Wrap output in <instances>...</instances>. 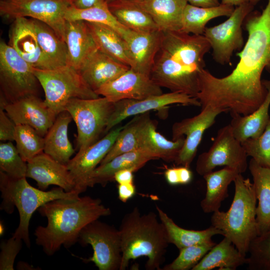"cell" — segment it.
<instances>
[{"label":"cell","mask_w":270,"mask_h":270,"mask_svg":"<svg viewBox=\"0 0 270 270\" xmlns=\"http://www.w3.org/2000/svg\"><path fill=\"white\" fill-rule=\"evenodd\" d=\"M244 24L248 36L236 54L239 61L235 68L222 78L204 70L200 88L208 104L248 116L264 102L268 92L262 74L264 70L270 74V0L261 12H251Z\"/></svg>","instance_id":"6da1fadb"},{"label":"cell","mask_w":270,"mask_h":270,"mask_svg":"<svg viewBox=\"0 0 270 270\" xmlns=\"http://www.w3.org/2000/svg\"><path fill=\"white\" fill-rule=\"evenodd\" d=\"M210 45L204 35L162 32L160 46L150 74L160 87L196 98L204 56Z\"/></svg>","instance_id":"7a4b0ae2"},{"label":"cell","mask_w":270,"mask_h":270,"mask_svg":"<svg viewBox=\"0 0 270 270\" xmlns=\"http://www.w3.org/2000/svg\"><path fill=\"white\" fill-rule=\"evenodd\" d=\"M38 210L47 218L48 223L35 230L36 242L48 256L54 254L62 246L68 248L74 244L84 226L111 214L110 208L105 206L100 199L90 196L55 200Z\"/></svg>","instance_id":"3957f363"},{"label":"cell","mask_w":270,"mask_h":270,"mask_svg":"<svg viewBox=\"0 0 270 270\" xmlns=\"http://www.w3.org/2000/svg\"><path fill=\"white\" fill-rule=\"evenodd\" d=\"M122 258L120 270H126L130 260L148 258L146 270H160L170 244L164 226L154 212L141 214L135 207L122 218L119 229Z\"/></svg>","instance_id":"277c9868"},{"label":"cell","mask_w":270,"mask_h":270,"mask_svg":"<svg viewBox=\"0 0 270 270\" xmlns=\"http://www.w3.org/2000/svg\"><path fill=\"white\" fill-rule=\"evenodd\" d=\"M234 194L229 210L213 212L211 226L220 230L244 256L248 253L252 241L258 236L256 198L250 180L239 174L234 181Z\"/></svg>","instance_id":"5b68a950"},{"label":"cell","mask_w":270,"mask_h":270,"mask_svg":"<svg viewBox=\"0 0 270 270\" xmlns=\"http://www.w3.org/2000/svg\"><path fill=\"white\" fill-rule=\"evenodd\" d=\"M0 190L2 198L0 210L10 214L16 207L18 212L20 222L12 236L22 240L28 248L31 246L30 222L36 210L48 202L58 199H76L80 194L76 191L66 192L58 186L44 191L32 186L26 178H12L1 170Z\"/></svg>","instance_id":"8992f818"},{"label":"cell","mask_w":270,"mask_h":270,"mask_svg":"<svg viewBox=\"0 0 270 270\" xmlns=\"http://www.w3.org/2000/svg\"><path fill=\"white\" fill-rule=\"evenodd\" d=\"M34 73L44 90V102L56 116L65 110L72 98L100 97L86 84L80 71L70 66L49 70L34 68Z\"/></svg>","instance_id":"52a82bcc"},{"label":"cell","mask_w":270,"mask_h":270,"mask_svg":"<svg viewBox=\"0 0 270 270\" xmlns=\"http://www.w3.org/2000/svg\"><path fill=\"white\" fill-rule=\"evenodd\" d=\"M114 103L105 97L92 99L73 98L66 104L77 128V154L84 152L98 141L114 112Z\"/></svg>","instance_id":"ba28073f"},{"label":"cell","mask_w":270,"mask_h":270,"mask_svg":"<svg viewBox=\"0 0 270 270\" xmlns=\"http://www.w3.org/2000/svg\"><path fill=\"white\" fill-rule=\"evenodd\" d=\"M39 82L34 68L8 44L0 42V98L6 104L36 95Z\"/></svg>","instance_id":"9c48e42d"},{"label":"cell","mask_w":270,"mask_h":270,"mask_svg":"<svg viewBox=\"0 0 270 270\" xmlns=\"http://www.w3.org/2000/svg\"><path fill=\"white\" fill-rule=\"evenodd\" d=\"M81 246H92L93 254L86 262H93L99 270H120L122 258L119 230L96 220L84 226L78 240Z\"/></svg>","instance_id":"30bf717a"},{"label":"cell","mask_w":270,"mask_h":270,"mask_svg":"<svg viewBox=\"0 0 270 270\" xmlns=\"http://www.w3.org/2000/svg\"><path fill=\"white\" fill-rule=\"evenodd\" d=\"M254 6L250 4L236 6L223 22L206 28L203 35L208 41L212 50V58L218 64H230L233 53L242 48L244 42L242 26Z\"/></svg>","instance_id":"8fae6325"},{"label":"cell","mask_w":270,"mask_h":270,"mask_svg":"<svg viewBox=\"0 0 270 270\" xmlns=\"http://www.w3.org/2000/svg\"><path fill=\"white\" fill-rule=\"evenodd\" d=\"M70 6V0H0V14L14 20L30 18L40 21L65 42L64 15Z\"/></svg>","instance_id":"7c38bea8"},{"label":"cell","mask_w":270,"mask_h":270,"mask_svg":"<svg viewBox=\"0 0 270 270\" xmlns=\"http://www.w3.org/2000/svg\"><path fill=\"white\" fill-rule=\"evenodd\" d=\"M248 156L241 142L234 136L230 125L220 128L208 151L198 157L196 170L200 176L212 172L217 166L237 170L240 173L248 168Z\"/></svg>","instance_id":"4fadbf2b"},{"label":"cell","mask_w":270,"mask_h":270,"mask_svg":"<svg viewBox=\"0 0 270 270\" xmlns=\"http://www.w3.org/2000/svg\"><path fill=\"white\" fill-rule=\"evenodd\" d=\"M228 109L206 106L198 114L176 122L172 126V140L186 136L184 146L174 160L178 166L190 168L204 132L215 122L216 116Z\"/></svg>","instance_id":"5bb4252c"},{"label":"cell","mask_w":270,"mask_h":270,"mask_svg":"<svg viewBox=\"0 0 270 270\" xmlns=\"http://www.w3.org/2000/svg\"><path fill=\"white\" fill-rule=\"evenodd\" d=\"M124 126L110 130L102 139L70 159L66 166L74 183V191L80 194L89 187L92 174L108 154Z\"/></svg>","instance_id":"9a60e30c"},{"label":"cell","mask_w":270,"mask_h":270,"mask_svg":"<svg viewBox=\"0 0 270 270\" xmlns=\"http://www.w3.org/2000/svg\"><path fill=\"white\" fill-rule=\"evenodd\" d=\"M112 102L123 100H142L163 94L161 87L145 74L130 68L96 92Z\"/></svg>","instance_id":"2e32d148"},{"label":"cell","mask_w":270,"mask_h":270,"mask_svg":"<svg viewBox=\"0 0 270 270\" xmlns=\"http://www.w3.org/2000/svg\"><path fill=\"white\" fill-rule=\"evenodd\" d=\"M114 103V112L104 130V133L106 134L122 120L132 116L142 114L151 110L166 108L168 105L176 104L202 106L196 98L172 92L142 100H123Z\"/></svg>","instance_id":"e0dca14e"},{"label":"cell","mask_w":270,"mask_h":270,"mask_svg":"<svg viewBox=\"0 0 270 270\" xmlns=\"http://www.w3.org/2000/svg\"><path fill=\"white\" fill-rule=\"evenodd\" d=\"M8 44L34 68L42 70L54 68L40 47L32 18L14 20L10 30Z\"/></svg>","instance_id":"ac0fdd59"},{"label":"cell","mask_w":270,"mask_h":270,"mask_svg":"<svg viewBox=\"0 0 270 270\" xmlns=\"http://www.w3.org/2000/svg\"><path fill=\"white\" fill-rule=\"evenodd\" d=\"M4 109L16 125L30 126L44 137L56 117L37 95L28 96L8 104Z\"/></svg>","instance_id":"d6986e66"},{"label":"cell","mask_w":270,"mask_h":270,"mask_svg":"<svg viewBox=\"0 0 270 270\" xmlns=\"http://www.w3.org/2000/svg\"><path fill=\"white\" fill-rule=\"evenodd\" d=\"M26 178L36 181L38 188L45 190L56 185L66 192L74 191L75 185L66 165L62 164L44 152L27 162Z\"/></svg>","instance_id":"ffe728a7"},{"label":"cell","mask_w":270,"mask_h":270,"mask_svg":"<svg viewBox=\"0 0 270 270\" xmlns=\"http://www.w3.org/2000/svg\"><path fill=\"white\" fill-rule=\"evenodd\" d=\"M130 68L98 49L86 61L79 71L86 84L96 92Z\"/></svg>","instance_id":"44dd1931"},{"label":"cell","mask_w":270,"mask_h":270,"mask_svg":"<svg viewBox=\"0 0 270 270\" xmlns=\"http://www.w3.org/2000/svg\"><path fill=\"white\" fill-rule=\"evenodd\" d=\"M65 42L68 64L80 70L88 58L98 48L86 22L68 21L66 24Z\"/></svg>","instance_id":"7402d4cb"},{"label":"cell","mask_w":270,"mask_h":270,"mask_svg":"<svg viewBox=\"0 0 270 270\" xmlns=\"http://www.w3.org/2000/svg\"><path fill=\"white\" fill-rule=\"evenodd\" d=\"M161 38L160 30L150 32L131 31L124 40L133 62L132 68L150 76L160 48Z\"/></svg>","instance_id":"603a6c76"},{"label":"cell","mask_w":270,"mask_h":270,"mask_svg":"<svg viewBox=\"0 0 270 270\" xmlns=\"http://www.w3.org/2000/svg\"><path fill=\"white\" fill-rule=\"evenodd\" d=\"M267 90L266 98L260 106L248 116L230 113V125L235 138L241 143L249 138H256L264 132L270 118V80H262Z\"/></svg>","instance_id":"cb8c5ba5"},{"label":"cell","mask_w":270,"mask_h":270,"mask_svg":"<svg viewBox=\"0 0 270 270\" xmlns=\"http://www.w3.org/2000/svg\"><path fill=\"white\" fill-rule=\"evenodd\" d=\"M152 160L154 158L152 155L142 148L120 154L108 162L100 164L94 170L90 176L88 186L93 187L96 184L105 186L108 182L114 180L118 172L124 169L136 172Z\"/></svg>","instance_id":"d4e9b609"},{"label":"cell","mask_w":270,"mask_h":270,"mask_svg":"<svg viewBox=\"0 0 270 270\" xmlns=\"http://www.w3.org/2000/svg\"><path fill=\"white\" fill-rule=\"evenodd\" d=\"M152 17L160 31H179L187 0H144L135 2Z\"/></svg>","instance_id":"484cf974"},{"label":"cell","mask_w":270,"mask_h":270,"mask_svg":"<svg viewBox=\"0 0 270 270\" xmlns=\"http://www.w3.org/2000/svg\"><path fill=\"white\" fill-rule=\"evenodd\" d=\"M72 118L66 110L60 113L44 136V152L66 165L75 153L68 138V128Z\"/></svg>","instance_id":"4316f807"},{"label":"cell","mask_w":270,"mask_h":270,"mask_svg":"<svg viewBox=\"0 0 270 270\" xmlns=\"http://www.w3.org/2000/svg\"><path fill=\"white\" fill-rule=\"evenodd\" d=\"M156 123L149 117L141 130L140 148L148 152L154 160L174 162L185 141L184 136L169 140L156 130Z\"/></svg>","instance_id":"83f0119b"},{"label":"cell","mask_w":270,"mask_h":270,"mask_svg":"<svg viewBox=\"0 0 270 270\" xmlns=\"http://www.w3.org/2000/svg\"><path fill=\"white\" fill-rule=\"evenodd\" d=\"M248 168L258 204L256 207L258 236L270 230V169L262 166L251 158Z\"/></svg>","instance_id":"f1b7e54d"},{"label":"cell","mask_w":270,"mask_h":270,"mask_svg":"<svg viewBox=\"0 0 270 270\" xmlns=\"http://www.w3.org/2000/svg\"><path fill=\"white\" fill-rule=\"evenodd\" d=\"M239 174L240 173L235 168L224 166L203 176L206 182V191L200 206L204 212H214L219 210L222 202L228 196V186Z\"/></svg>","instance_id":"f546056e"},{"label":"cell","mask_w":270,"mask_h":270,"mask_svg":"<svg viewBox=\"0 0 270 270\" xmlns=\"http://www.w3.org/2000/svg\"><path fill=\"white\" fill-rule=\"evenodd\" d=\"M158 216L166 229L168 240L180 250L195 244H202L212 240V237L216 234L223 235L222 232L210 226L202 230H186L178 226L158 206H156Z\"/></svg>","instance_id":"4dcf8cb0"},{"label":"cell","mask_w":270,"mask_h":270,"mask_svg":"<svg viewBox=\"0 0 270 270\" xmlns=\"http://www.w3.org/2000/svg\"><path fill=\"white\" fill-rule=\"evenodd\" d=\"M247 262V258L242 255L232 242L224 237L202 258L192 270H236Z\"/></svg>","instance_id":"1f68e13d"},{"label":"cell","mask_w":270,"mask_h":270,"mask_svg":"<svg viewBox=\"0 0 270 270\" xmlns=\"http://www.w3.org/2000/svg\"><path fill=\"white\" fill-rule=\"evenodd\" d=\"M108 5L117 20L132 30L144 32L160 30L149 14L135 2L115 0Z\"/></svg>","instance_id":"d6a6232c"},{"label":"cell","mask_w":270,"mask_h":270,"mask_svg":"<svg viewBox=\"0 0 270 270\" xmlns=\"http://www.w3.org/2000/svg\"><path fill=\"white\" fill-rule=\"evenodd\" d=\"M86 22L100 50L120 62L133 66L126 42L118 32L98 23Z\"/></svg>","instance_id":"836d02e7"},{"label":"cell","mask_w":270,"mask_h":270,"mask_svg":"<svg viewBox=\"0 0 270 270\" xmlns=\"http://www.w3.org/2000/svg\"><path fill=\"white\" fill-rule=\"evenodd\" d=\"M232 6L223 4L209 8L198 7L188 4L182 16L180 31L196 35H203L208 22L220 16H230L234 10Z\"/></svg>","instance_id":"e575fe53"},{"label":"cell","mask_w":270,"mask_h":270,"mask_svg":"<svg viewBox=\"0 0 270 270\" xmlns=\"http://www.w3.org/2000/svg\"><path fill=\"white\" fill-rule=\"evenodd\" d=\"M32 19L40 47L54 68L68 64L66 44L46 24Z\"/></svg>","instance_id":"d590c367"},{"label":"cell","mask_w":270,"mask_h":270,"mask_svg":"<svg viewBox=\"0 0 270 270\" xmlns=\"http://www.w3.org/2000/svg\"><path fill=\"white\" fill-rule=\"evenodd\" d=\"M139 115L124 125L100 164H106L120 154L140 149L141 130L150 116L148 112Z\"/></svg>","instance_id":"8d00e7d4"},{"label":"cell","mask_w":270,"mask_h":270,"mask_svg":"<svg viewBox=\"0 0 270 270\" xmlns=\"http://www.w3.org/2000/svg\"><path fill=\"white\" fill-rule=\"evenodd\" d=\"M64 18L68 21L82 20L104 25L118 32L124 40L132 31L117 20L110 12L108 4L86 9L70 6L66 10Z\"/></svg>","instance_id":"74e56055"},{"label":"cell","mask_w":270,"mask_h":270,"mask_svg":"<svg viewBox=\"0 0 270 270\" xmlns=\"http://www.w3.org/2000/svg\"><path fill=\"white\" fill-rule=\"evenodd\" d=\"M16 148L26 162L44 152V138L26 124H16L14 133Z\"/></svg>","instance_id":"f35d334b"},{"label":"cell","mask_w":270,"mask_h":270,"mask_svg":"<svg viewBox=\"0 0 270 270\" xmlns=\"http://www.w3.org/2000/svg\"><path fill=\"white\" fill-rule=\"evenodd\" d=\"M27 162L10 142L0 144V170L14 178H26Z\"/></svg>","instance_id":"ab89813d"},{"label":"cell","mask_w":270,"mask_h":270,"mask_svg":"<svg viewBox=\"0 0 270 270\" xmlns=\"http://www.w3.org/2000/svg\"><path fill=\"white\" fill-rule=\"evenodd\" d=\"M247 258L250 270H270V230L250 242Z\"/></svg>","instance_id":"60d3db41"},{"label":"cell","mask_w":270,"mask_h":270,"mask_svg":"<svg viewBox=\"0 0 270 270\" xmlns=\"http://www.w3.org/2000/svg\"><path fill=\"white\" fill-rule=\"evenodd\" d=\"M216 243L212 240L180 250L177 258L165 266L164 270H188L196 266Z\"/></svg>","instance_id":"b9f144b4"},{"label":"cell","mask_w":270,"mask_h":270,"mask_svg":"<svg viewBox=\"0 0 270 270\" xmlns=\"http://www.w3.org/2000/svg\"><path fill=\"white\" fill-rule=\"evenodd\" d=\"M241 144L248 156L260 166L270 169V118L260 136L249 138Z\"/></svg>","instance_id":"7bdbcfd3"},{"label":"cell","mask_w":270,"mask_h":270,"mask_svg":"<svg viewBox=\"0 0 270 270\" xmlns=\"http://www.w3.org/2000/svg\"><path fill=\"white\" fill-rule=\"evenodd\" d=\"M22 240L12 236L0 244V270H14L16 258L22 246Z\"/></svg>","instance_id":"ee69618b"},{"label":"cell","mask_w":270,"mask_h":270,"mask_svg":"<svg viewBox=\"0 0 270 270\" xmlns=\"http://www.w3.org/2000/svg\"><path fill=\"white\" fill-rule=\"evenodd\" d=\"M16 126L4 110L0 108V140L10 142L14 140Z\"/></svg>","instance_id":"f6af8a7d"},{"label":"cell","mask_w":270,"mask_h":270,"mask_svg":"<svg viewBox=\"0 0 270 270\" xmlns=\"http://www.w3.org/2000/svg\"><path fill=\"white\" fill-rule=\"evenodd\" d=\"M118 198L124 202L134 196L136 193L134 183L118 184Z\"/></svg>","instance_id":"bcb514c9"},{"label":"cell","mask_w":270,"mask_h":270,"mask_svg":"<svg viewBox=\"0 0 270 270\" xmlns=\"http://www.w3.org/2000/svg\"><path fill=\"white\" fill-rule=\"evenodd\" d=\"M72 6L77 9H86L107 4L106 0H70Z\"/></svg>","instance_id":"7dc6e473"},{"label":"cell","mask_w":270,"mask_h":270,"mask_svg":"<svg viewBox=\"0 0 270 270\" xmlns=\"http://www.w3.org/2000/svg\"><path fill=\"white\" fill-rule=\"evenodd\" d=\"M134 172L130 169L120 170L115 174L114 180L118 184L133 183Z\"/></svg>","instance_id":"c3c4849f"},{"label":"cell","mask_w":270,"mask_h":270,"mask_svg":"<svg viewBox=\"0 0 270 270\" xmlns=\"http://www.w3.org/2000/svg\"><path fill=\"white\" fill-rule=\"evenodd\" d=\"M164 176L170 184H180L178 167L168 168L164 172Z\"/></svg>","instance_id":"681fc988"},{"label":"cell","mask_w":270,"mask_h":270,"mask_svg":"<svg viewBox=\"0 0 270 270\" xmlns=\"http://www.w3.org/2000/svg\"><path fill=\"white\" fill-rule=\"evenodd\" d=\"M188 4L202 8L216 6L220 4L219 0H187Z\"/></svg>","instance_id":"f907efd6"},{"label":"cell","mask_w":270,"mask_h":270,"mask_svg":"<svg viewBox=\"0 0 270 270\" xmlns=\"http://www.w3.org/2000/svg\"><path fill=\"white\" fill-rule=\"evenodd\" d=\"M260 0H221L220 4H223L238 6H239L250 4L255 6Z\"/></svg>","instance_id":"816d5d0a"},{"label":"cell","mask_w":270,"mask_h":270,"mask_svg":"<svg viewBox=\"0 0 270 270\" xmlns=\"http://www.w3.org/2000/svg\"><path fill=\"white\" fill-rule=\"evenodd\" d=\"M16 268L18 270H39L38 268H35L29 264L24 262H19L16 265Z\"/></svg>","instance_id":"f5cc1de1"},{"label":"cell","mask_w":270,"mask_h":270,"mask_svg":"<svg viewBox=\"0 0 270 270\" xmlns=\"http://www.w3.org/2000/svg\"><path fill=\"white\" fill-rule=\"evenodd\" d=\"M4 225L3 224L0 222V236H2L4 232Z\"/></svg>","instance_id":"db71d44e"},{"label":"cell","mask_w":270,"mask_h":270,"mask_svg":"<svg viewBox=\"0 0 270 270\" xmlns=\"http://www.w3.org/2000/svg\"><path fill=\"white\" fill-rule=\"evenodd\" d=\"M122 0L130 2H138L142 1L144 0Z\"/></svg>","instance_id":"11a10c76"},{"label":"cell","mask_w":270,"mask_h":270,"mask_svg":"<svg viewBox=\"0 0 270 270\" xmlns=\"http://www.w3.org/2000/svg\"><path fill=\"white\" fill-rule=\"evenodd\" d=\"M115 0H106V2H107V4H109L113 1H114Z\"/></svg>","instance_id":"9f6ffc18"}]
</instances>
